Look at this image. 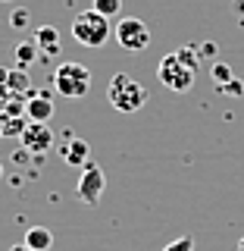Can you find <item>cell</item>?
<instances>
[{
  "label": "cell",
  "instance_id": "cell-6",
  "mask_svg": "<svg viewBox=\"0 0 244 251\" xmlns=\"http://www.w3.org/2000/svg\"><path fill=\"white\" fill-rule=\"evenodd\" d=\"M104 188H107V176H104V170L97 167V163H85L82 167V176H78V185H75V195H78V201L82 204H88V207H94V204L100 201V195H104Z\"/></svg>",
  "mask_w": 244,
  "mask_h": 251
},
{
  "label": "cell",
  "instance_id": "cell-3",
  "mask_svg": "<svg viewBox=\"0 0 244 251\" xmlns=\"http://www.w3.org/2000/svg\"><path fill=\"white\" fill-rule=\"evenodd\" d=\"M110 35H113V25H110V19L100 16L97 10H85L72 19V38L82 47L97 50V47H104L110 41Z\"/></svg>",
  "mask_w": 244,
  "mask_h": 251
},
{
  "label": "cell",
  "instance_id": "cell-1",
  "mask_svg": "<svg viewBox=\"0 0 244 251\" xmlns=\"http://www.w3.org/2000/svg\"><path fill=\"white\" fill-rule=\"evenodd\" d=\"M107 100L119 113H138L147 104V88L129 73H116L107 85Z\"/></svg>",
  "mask_w": 244,
  "mask_h": 251
},
{
  "label": "cell",
  "instance_id": "cell-15",
  "mask_svg": "<svg viewBox=\"0 0 244 251\" xmlns=\"http://www.w3.org/2000/svg\"><path fill=\"white\" fill-rule=\"evenodd\" d=\"M213 82H216V85H222V88L232 82V69L225 66V63H216V66H213Z\"/></svg>",
  "mask_w": 244,
  "mask_h": 251
},
{
  "label": "cell",
  "instance_id": "cell-19",
  "mask_svg": "<svg viewBox=\"0 0 244 251\" xmlns=\"http://www.w3.org/2000/svg\"><path fill=\"white\" fill-rule=\"evenodd\" d=\"M6 75H10V73H6V69H0V85L6 82Z\"/></svg>",
  "mask_w": 244,
  "mask_h": 251
},
{
  "label": "cell",
  "instance_id": "cell-11",
  "mask_svg": "<svg viewBox=\"0 0 244 251\" xmlns=\"http://www.w3.org/2000/svg\"><path fill=\"white\" fill-rule=\"evenodd\" d=\"M22 242H25L31 251H50L53 248V232L47 229V226H28Z\"/></svg>",
  "mask_w": 244,
  "mask_h": 251
},
{
  "label": "cell",
  "instance_id": "cell-20",
  "mask_svg": "<svg viewBox=\"0 0 244 251\" xmlns=\"http://www.w3.org/2000/svg\"><path fill=\"white\" fill-rule=\"evenodd\" d=\"M238 251H244V239H241V242H238Z\"/></svg>",
  "mask_w": 244,
  "mask_h": 251
},
{
  "label": "cell",
  "instance_id": "cell-7",
  "mask_svg": "<svg viewBox=\"0 0 244 251\" xmlns=\"http://www.w3.org/2000/svg\"><path fill=\"white\" fill-rule=\"evenodd\" d=\"M19 141H22V151L28 154H47L53 148V132L47 123H28L19 132Z\"/></svg>",
  "mask_w": 244,
  "mask_h": 251
},
{
  "label": "cell",
  "instance_id": "cell-13",
  "mask_svg": "<svg viewBox=\"0 0 244 251\" xmlns=\"http://www.w3.org/2000/svg\"><path fill=\"white\" fill-rule=\"evenodd\" d=\"M91 10H97L100 16L113 19V16H119V13H122V0H94Z\"/></svg>",
  "mask_w": 244,
  "mask_h": 251
},
{
  "label": "cell",
  "instance_id": "cell-12",
  "mask_svg": "<svg viewBox=\"0 0 244 251\" xmlns=\"http://www.w3.org/2000/svg\"><path fill=\"white\" fill-rule=\"evenodd\" d=\"M38 57H41V53H38L35 41H19L16 44V63H19V69H28Z\"/></svg>",
  "mask_w": 244,
  "mask_h": 251
},
{
  "label": "cell",
  "instance_id": "cell-17",
  "mask_svg": "<svg viewBox=\"0 0 244 251\" xmlns=\"http://www.w3.org/2000/svg\"><path fill=\"white\" fill-rule=\"evenodd\" d=\"M28 19H31L28 10H22V6H19V10H13V16H10V25H13V28H25Z\"/></svg>",
  "mask_w": 244,
  "mask_h": 251
},
{
  "label": "cell",
  "instance_id": "cell-9",
  "mask_svg": "<svg viewBox=\"0 0 244 251\" xmlns=\"http://www.w3.org/2000/svg\"><path fill=\"white\" fill-rule=\"evenodd\" d=\"M88 157H91V148H88L85 138H69L66 148H63V160H66L69 167H85Z\"/></svg>",
  "mask_w": 244,
  "mask_h": 251
},
{
  "label": "cell",
  "instance_id": "cell-14",
  "mask_svg": "<svg viewBox=\"0 0 244 251\" xmlns=\"http://www.w3.org/2000/svg\"><path fill=\"white\" fill-rule=\"evenodd\" d=\"M6 85L16 91H28V75H25V69H16V73L6 75Z\"/></svg>",
  "mask_w": 244,
  "mask_h": 251
},
{
  "label": "cell",
  "instance_id": "cell-8",
  "mask_svg": "<svg viewBox=\"0 0 244 251\" xmlns=\"http://www.w3.org/2000/svg\"><path fill=\"white\" fill-rule=\"evenodd\" d=\"M22 110H25V120L28 123H47L53 116V98L47 91H35V94H28V98H25Z\"/></svg>",
  "mask_w": 244,
  "mask_h": 251
},
{
  "label": "cell",
  "instance_id": "cell-18",
  "mask_svg": "<svg viewBox=\"0 0 244 251\" xmlns=\"http://www.w3.org/2000/svg\"><path fill=\"white\" fill-rule=\"evenodd\" d=\"M10 251H31V248H28V245H25V242H19V245H13V248H10Z\"/></svg>",
  "mask_w": 244,
  "mask_h": 251
},
{
  "label": "cell",
  "instance_id": "cell-5",
  "mask_svg": "<svg viewBox=\"0 0 244 251\" xmlns=\"http://www.w3.org/2000/svg\"><path fill=\"white\" fill-rule=\"evenodd\" d=\"M113 38L125 53H141L151 47V28L138 19V16H125L119 25H113Z\"/></svg>",
  "mask_w": 244,
  "mask_h": 251
},
{
  "label": "cell",
  "instance_id": "cell-16",
  "mask_svg": "<svg viewBox=\"0 0 244 251\" xmlns=\"http://www.w3.org/2000/svg\"><path fill=\"white\" fill-rule=\"evenodd\" d=\"M163 251H194V239L191 235H182V239H176V242H169Z\"/></svg>",
  "mask_w": 244,
  "mask_h": 251
},
{
  "label": "cell",
  "instance_id": "cell-21",
  "mask_svg": "<svg viewBox=\"0 0 244 251\" xmlns=\"http://www.w3.org/2000/svg\"><path fill=\"white\" fill-rule=\"evenodd\" d=\"M3 3H10V0H3Z\"/></svg>",
  "mask_w": 244,
  "mask_h": 251
},
{
  "label": "cell",
  "instance_id": "cell-10",
  "mask_svg": "<svg viewBox=\"0 0 244 251\" xmlns=\"http://www.w3.org/2000/svg\"><path fill=\"white\" fill-rule=\"evenodd\" d=\"M35 44L41 50V57H53V53H60V31L53 25H41L35 31Z\"/></svg>",
  "mask_w": 244,
  "mask_h": 251
},
{
  "label": "cell",
  "instance_id": "cell-2",
  "mask_svg": "<svg viewBox=\"0 0 244 251\" xmlns=\"http://www.w3.org/2000/svg\"><path fill=\"white\" fill-rule=\"evenodd\" d=\"M53 91L66 100H82L91 91V69L82 63H60L53 69Z\"/></svg>",
  "mask_w": 244,
  "mask_h": 251
},
{
  "label": "cell",
  "instance_id": "cell-4",
  "mask_svg": "<svg viewBox=\"0 0 244 251\" xmlns=\"http://www.w3.org/2000/svg\"><path fill=\"white\" fill-rule=\"evenodd\" d=\"M156 78H160V85L169 88V91H188L194 85V78H198V69H191L176 50H172L156 63Z\"/></svg>",
  "mask_w": 244,
  "mask_h": 251
}]
</instances>
